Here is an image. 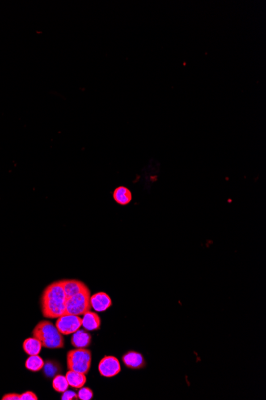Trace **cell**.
<instances>
[{
    "label": "cell",
    "mask_w": 266,
    "mask_h": 400,
    "mask_svg": "<svg viewBox=\"0 0 266 400\" xmlns=\"http://www.w3.org/2000/svg\"><path fill=\"white\" fill-rule=\"evenodd\" d=\"M65 296L61 280L53 282L43 290L40 299L41 311L46 318H58L65 314Z\"/></svg>",
    "instance_id": "1"
},
{
    "label": "cell",
    "mask_w": 266,
    "mask_h": 400,
    "mask_svg": "<svg viewBox=\"0 0 266 400\" xmlns=\"http://www.w3.org/2000/svg\"><path fill=\"white\" fill-rule=\"evenodd\" d=\"M32 335L40 341L42 346L45 348L61 349L65 347L63 335L51 321H39L33 329Z\"/></svg>",
    "instance_id": "2"
},
{
    "label": "cell",
    "mask_w": 266,
    "mask_h": 400,
    "mask_svg": "<svg viewBox=\"0 0 266 400\" xmlns=\"http://www.w3.org/2000/svg\"><path fill=\"white\" fill-rule=\"evenodd\" d=\"M92 353L87 348H75L67 353V368L70 371L85 375L91 368Z\"/></svg>",
    "instance_id": "3"
},
{
    "label": "cell",
    "mask_w": 266,
    "mask_h": 400,
    "mask_svg": "<svg viewBox=\"0 0 266 400\" xmlns=\"http://www.w3.org/2000/svg\"><path fill=\"white\" fill-rule=\"evenodd\" d=\"M90 297L91 294L88 286L77 294L68 297L65 300V314L81 316L87 313L92 308Z\"/></svg>",
    "instance_id": "4"
},
{
    "label": "cell",
    "mask_w": 266,
    "mask_h": 400,
    "mask_svg": "<svg viewBox=\"0 0 266 400\" xmlns=\"http://www.w3.org/2000/svg\"><path fill=\"white\" fill-rule=\"evenodd\" d=\"M81 323L82 318L79 316L63 314L57 318L56 327L62 335H73V333L81 328Z\"/></svg>",
    "instance_id": "5"
},
{
    "label": "cell",
    "mask_w": 266,
    "mask_h": 400,
    "mask_svg": "<svg viewBox=\"0 0 266 400\" xmlns=\"http://www.w3.org/2000/svg\"><path fill=\"white\" fill-rule=\"evenodd\" d=\"M98 371L103 377L112 378L121 372V366L117 358L112 355H106L98 364Z\"/></svg>",
    "instance_id": "6"
},
{
    "label": "cell",
    "mask_w": 266,
    "mask_h": 400,
    "mask_svg": "<svg viewBox=\"0 0 266 400\" xmlns=\"http://www.w3.org/2000/svg\"><path fill=\"white\" fill-rule=\"evenodd\" d=\"M92 308L96 312H105L112 305V299L106 292H99L90 297Z\"/></svg>",
    "instance_id": "7"
},
{
    "label": "cell",
    "mask_w": 266,
    "mask_h": 400,
    "mask_svg": "<svg viewBox=\"0 0 266 400\" xmlns=\"http://www.w3.org/2000/svg\"><path fill=\"white\" fill-rule=\"evenodd\" d=\"M122 360L124 365L130 369H141L145 368L146 365L145 358L142 354L137 351H128L123 355Z\"/></svg>",
    "instance_id": "8"
},
{
    "label": "cell",
    "mask_w": 266,
    "mask_h": 400,
    "mask_svg": "<svg viewBox=\"0 0 266 400\" xmlns=\"http://www.w3.org/2000/svg\"><path fill=\"white\" fill-rule=\"evenodd\" d=\"M92 336L86 329H79L73 333L71 344L75 348H87L91 344Z\"/></svg>",
    "instance_id": "9"
},
{
    "label": "cell",
    "mask_w": 266,
    "mask_h": 400,
    "mask_svg": "<svg viewBox=\"0 0 266 400\" xmlns=\"http://www.w3.org/2000/svg\"><path fill=\"white\" fill-rule=\"evenodd\" d=\"M101 323L102 321L98 313L89 311L84 314L81 326L83 327L86 331H95L100 329Z\"/></svg>",
    "instance_id": "10"
},
{
    "label": "cell",
    "mask_w": 266,
    "mask_h": 400,
    "mask_svg": "<svg viewBox=\"0 0 266 400\" xmlns=\"http://www.w3.org/2000/svg\"><path fill=\"white\" fill-rule=\"evenodd\" d=\"M61 282L66 298L77 294L87 287L85 283L78 280H61Z\"/></svg>",
    "instance_id": "11"
},
{
    "label": "cell",
    "mask_w": 266,
    "mask_h": 400,
    "mask_svg": "<svg viewBox=\"0 0 266 400\" xmlns=\"http://www.w3.org/2000/svg\"><path fill=\"white\" fill-rule=\"evenodd\" d=\"M113 199L118 204L125 206L130 204L132 200V194L129 189L125 186H118L116 190H114Z\"/></svg>",
    "instance_id": "12"
},
{
    "label": "cell",
    "mask_w": 266,
    "mask_h": 400,
    "mask_svg": "<svg viewBox=\"0 0 266 400\" xmlns=\"http://www.w3.org/2000/svg\"><path fill=\"white\" fill-rule=\"evenodd\" d=\"M42 343L40 341L35 339V337H31L25 339L23 343V349L25 353L28 355H39L42 350Z\"/></svg>",
    "instance_id": "13"
},
{
    "label": "cell",
    "mask_w": 266,
    "mask_h": 400,
    "mask_svg": "<svg viewBox=\"0 0 266 400\" xmlns=\"http://www.w3.org/2000/svg\"><path fill=\"white\" fill-rule=\"evenodd\" d=\"M67 379L69 386L74 388H81L86 384V376L85 374L80 372H73L69 370V372L65 375Z\"/></svg>",
    "instance_id": "14"
},
{
    "label": "cell",
    "mask_w": 266,
    "mask_h": 400,
    "mask_svg": "<svg viewBox=\"0 0 266 400\" xmlns=\"http://www.w3.org/2000/svg\"><path fill=\"white\" fill-rule=\"evenodd\" d=\"M44 360L39 355H30L25 362V367L30 372H37L43 369Z\"/></svg>",
    "instance_id": "15"
},
{
    "label": "cell",
    "mask_w": 266,
    "mask_h": 400,
    "mask_svg": "<svg viewBox=\"0 0 266 400\" xmlns=\"http://www.w3.org/2000/svg\"><path fill=\"white\" fill-rule=\"evenodd\" d=\"M52 386L56 392L63 393L65 391L67 390L69 384L65 376H62V375H57L53 378Z\"/></svg>",
    "instance_id": "16"
},
{
    "label": "cell",
    "mask_w": 266,
    "mask_h": 400,
    "mask_svg": "<svg viewBox=\"0 0 266 400\" xmlns=\"http://www.w3.org/2000/svg\"><path fill=\"white\" fill-rule=\"evenodd\" d=\"M77 396H78V400H92L93 396H94V392L90 388L82 387V388H80V390L77 392Z\"/></svg>",
    "instance_id": "17"
},
{
    "label": "cell",
    "mask_w": 266,
    "mask_h": 400,
    "mask_svg": "<svg viewBox=\"0 0 266 400\" xmlns=\"http://www.w3.org/2000/svg\"><path fill=\"white\" fill-rule=\"evenodd\" d=\"M56 367H57V364H55L53 362H47V363H44V366H43L44 374H46L48 377L54 376L55 374H56V371H57Z\"/></svg>",
    "instance_id": "18"
},
{
    "label": "cell",
    "mask_w": 266,
    "mask_h": 400,
    "mask_svg": "<svg viewBox=\"0 0 266 400\" xmlns=\"http://www.w3.org/2000/svg\"><path fill=\"white\" fill-rule=\"evenodd\" d=\"M61 400H78V396H77V392H73V391L66 390L63 392V394L61 396Z\"/></svg>",
    "instance_id": "19"
},
{
    "label": "cell",
    "mask_w": 266,
    "mask_h": 400,
    "mask_svg": "<svg viewBox=\"0 0 266 400\" xmlns=\"http://www.w3.org/2000/svg\"><path fill=\"white\" fill-rule=\"evenodd\" d=\"M38 396L35 392L27 391L20 394V400H38Z\"/></svg>",
    "instance_id": "20"
},
{
    "label": "cell",
    "mask_w": 266,
    "mask_h": 400,
    "mask_svg": "<svg viewBox=\"0 0 266 400\" xmlns=\"http://www.w3.org/2000/svg\"><path fill=\"white\" fill-rule=\"evenodd\" d=\"M2 400H20V394L15 392H10L2 396Z\"/></svg>",
    "instance_id": "21"
}]
</instances>
